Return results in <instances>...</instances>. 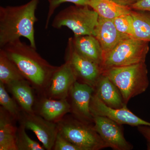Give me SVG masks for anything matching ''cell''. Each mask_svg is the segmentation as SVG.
<instances>
[{
	"mask_svg": "<svg viewBox=\"0 0 150 150\" xmlns=\"http://www.w3.org/2000/svg\"><path fill=\"white\" fill-rule=\"evenodd\" d=\"M20 121L26 129L33 131L45 149L53 150L59 132L58 123L44 119L36 112H22Z\"/></svg>",
	"mask_w": 150,
	"mask_h": 150,
	"instance_id": "obj_8",
	"label": "cell"
},
{
	"mask_svg": "<svg viewBox=\"0 0 150 150\" xmlns=\"http://www.w3.org/2000/svg\"><path fill=\"white\" fill-rule=\"evenodd\" d=\"M76 81L74 72L65 62L55 71L42 96L54 99H68L71 89Z\"/></svg>",
	"mask_w": 150,
	"mask_h": 150,
	"instance_id": "obj_12",
	"label": "cell"
},
{
	"mask_svg": "<svg viewBox=\"0 0 150 150\" xmlns=\"http://www.w3.org/2000/svg\"><path fill=\"white\" fill-rule=\"evenodd\" d=\"M6 86L18 103L22 112L28 113L35 112L36 103L33 88L27 80L17 81Z\"/></svg>",
	"mask_w": 150,
	"mask_h": 150,
	"instance_id": "obj_17",
	"label": "cell"
},
{
	"mask_svg": "<svg viewBox=\"0 0 150 150\" xmlns=\"http://www.w3.org/2000/svg\"><path fill=\"white\" fill-rule=\"evenodd\" d=\"M132 9L150 12V0H139L130 6Z\"/></svg>",
	"mask_w": 150,
	"mask_h": 150,
	"instance_id": "obj_27",
	"label": "cell"
},
{
	"mask_svg": "<svg viewBox=\"0 0 150 150\" xmlns=\"http://www.w3.org/2000/svg\"><path fill=\"white\" fill-rule=\"evenodd\" d=\"M24 79L25 78L4 50L0 48V82L6 86Z\"/></svg>",
	"mask_w": 150,
	"mask_h": 150,
	"instance_id": "obj_20",
	"label": "cell"
},
{
	"mask_svg": "<svg viewBox=\"0 0 150 150\" xmlns=\"http://www.w3.org/2000/svg\"><path fill=\"white\" fill-rule=\"evenodd\" d=\"M90 110L93 115L106 117L120 125L150 126V122L134 114L127 108V105L121 108H110L103 103L94 93L91 100Z\"/></svg>",
	"mask_w": 150,
	"mask_h": 150,
	"instance_id": "obj_10",
	"label": "cell"
},
{
	"mask_svg": "<svg viewBox=\"0 0 150 150\" xmlns=\"http://www.w3.org/2000/svg\"><path fill=\"white\" fill-rule=\"evenodd\" d=\"M149 42L130 37L121 40L105 55L102 72L113 67H126L144 63L149 47Z\"/></svg>",
	"mask_w": 150,
	"mask_h": 150,
	"instance_id": "obj_6",
	"label": "cell"
},
{
	"mask_svg": "<svg viewBox=\"0 0 150 150\" xmlns=\"http://www.w3.org/2000/svg\"><path fill=\"white\" fill-rule=\"evenodd\" d=\"M88 6H71L56 15L52 23L54 28L67 27L74 32V36L95 35V30L99 16Z\"/></svg>",
	"mask_w": 150,
	"mask_h": 150,
	"instance_id": "obj_5",
	"label": "cell"
},
{
	"mask_svg": "<svg viewBox=\"0 0 150 150\" xmlns=\"http://www.w3.org/2000/svg\"><path fill=\"white\" fill-rule=\"evenodd\" d=\"M53 150H81L79 148L63 137L59 131L56 137Z\"/></svg>",
	"mask_w": 150,
	"mask_h": 150,
	"instance_id": "obj_26",
	"label": "cell"
},
{
	"mask_svg": "<svg viewBox=\"0 0 150 150\" xmlns=\"http://www.w3.org/2000/svg\"><path fill=\"white\" fill-rule=\"evenodd\" d=\"M131 15L133 20V38L150 42V12L132 10Z\"/></svg>",
	"mask_w": 150,
	"mask_h": 150,
	"instance_id": "obj_21",
	"label": "cell"
},
{
	"mask_svg": "<svg viewBox=\"0 0 150 150\" xmlns=\"http://www.w3.org/2000/svg\"><path fill=\"white\" fill-rule=\"evenodd\" d=\"M50 2L49 11L46 20V28H47L49 23V20L51 18L54 11L61 4L64 2H71L77 6H88L90 0H49Z\"/></svg>",
	"mask_w": 150,
	"mask_h": 150,
	"instance_id": "obj_25",
	"label": "cell"
},
{
	"mask_svg": "<svg viewBox=\"0 0 150 150\" xmlns=\"http://www.w3.org/2000/svg\"><path fill=\"white\" fill-rule=\"evenodd\" d=\"M138 129L140 133L144 137L147 142V149L150 150V126H140Z\"/></svg>",
	"mask_w": 150,
	"mask_h": 150,
	"instance_id": "obj_28",
	"label": "cell"
},
{
	"mask_svg": "<svg viewBox=\"0 0 150 150\" xmlns=\"http://www.w3.org/2000/svg\"><path fill=\"white\" fill-rule=\"evenodd\" d=\"M94 93L107 106L121 108L127 105L118 88L106 75L103 74L94 88Z\"/></svg>",
	"mask_w": 150,
	"mask_h": 150,
	"instance_id": "obj_16",
	"label": "cell"
},
{
	"mask_svg": "<svg viewBox=\"0 0 150 150\" xmlns=\"http://www.w3.org/2000/svg\"><path fill=\"white\" fill-rule=\"evenodd\" d=\"M94 91V89L91 86L76 81L71 88L68 97L73 116L91 124H93L94 121L91 112L90 103Z\"/></svg>",
	"mask_w": 150,
	"mask_h": 150,
	"instance_id": "obj_9",
	"label": "cell"
},
{
	"mask_svg": "<svg viewBox=\"0 0 150 150\" xmlns=\"http://www.w3.org/2000/svg\"><path fill=\"white\" fill-rule=\"evenodd\" d=\"M79 54L99 65L101 68L104 53L99 41L92 35L74 36L69 38Z\"/></svg>",
	"mask_w": 150,
	"mask_h": 150,
	"instance_id": "obj_15",
	"label": "cell"
},
{
	"mask_svg": "<svg viewBox=\"0 0 150 150\" xmlns=\"http://www.w3.org/2000/svg\"><path fill=\"white\" fill-rule=\"evenodd\" d=\"M111 1L121 5L130 7L139 0H111Z\"/></svg>",
	"mask_w": 150,
	"mask_h": 150,
	"instance_id": "obj_29",
	"label": "cell"
},
{
	"mask_svg": "<svg viewBox=\"0 0 150 150\" xmlns=\"http://www.w3.org/2000/svg\"><path fill=\"white\" fill-rule=\"evenodd\" d=\"M71 105L68 99H54L42 96L35 103L34 111L44 119L57 123L71 112Z\"/></svg>",
	"mask_w": 150,
	"mask_h": 150,
	"instance_id": "obj_13",
	"label": "cell"
},
{
	"mask_svg": "<svg viewBox=\"0 0 150 150\" xmlns=\"http://www.w3.org/2000/svg\"><path fill=\"white\" fill-rule=\"evenodd\" d=\"M95 36L101 45L104 56L115 48L121 40L131 37L119 32L112 20L99 16Z\"/></svg>",
	"mask_w": 150,
	"mask_h": 150,
	"instance_id": "obj_14",
	"label": "cell"
},
{
	"mask_svg": "<svg viewBox=\"0 0 150 150\" xmlns=\"http://www.w3.org/2000/svg\"><path fill=\"white\" fill-rule=\"evenodd\" d=\"M90 7L103 18L112 20L122 15L131 13L130 7L121 5L111 0H90Z\"/></svg>",
	"mask_w": 150,
	"mask_h": 150,
	"instance_id": "obj_19",
	"label": "cell"
},
{
	"mask_svg": "<svg viewBox=\"0 0 150 150\" xmlns=\"http://www.w3.org/2000/svg\"><path fill=\"white\" fill-rule=\"evenodd\" d=\"M0 104L16 121H19L22 111L13 98L9 95L6 86L0 82Z\"/></svg>",
	"mask_w": 150,
	"mask_h": 150,
	"instance_id": "obj_22",
	"label": "cell"
},
{
	"mask_svg": "<svg viewBox=\"0 0 150 150\" xmlns=\"http://www.w3.org/2000/svg\"><path fill=\"white\" fill-rule=\"evenodd\" d=\"M14 120L1 106L0 107V150H17L18 128Z\"/></svg>",
	"mask_w": 150,
	"mask_h": 150,
	"instance_id": "obj_18",
	"label": "cell"
},
{
	"mask_svg": "<svg viewBox=\"0 0 150 150\" xmlns=\"http://www.w3.org/2000/svg\"><path fill=\"white\" fill-rule=\"evenodd\" d=\"M2 48L34 89L43 96L58 67L53 66L38 53L36 48L20 39Z\"/></svg>",
	"mask_w": 150,
	"mask_h": 150,
	"instance_id": "obj_1",
	"label": "cell"
},
{
	"mask_svg": "<svg viewBox=\"0 0 150 150\" xmlns=\"http://www.w3.org/2000/svg\"><path fill=\"white\" fill-rule=\"evenodd\" d=\"M59 131L81 150H99L108 148L96 131L93 124L65 115L58 123Z\"/></svg>",
	"mask_w": 150,
	"mask_h": 150,
	"instance_id": "obj_4",
	"label": "cell"
},
{
	"mask_svg": "<svg viewBox=\"0 0 150 150\" xmlns=\"http://www.w3.org/2000/svg\"><path fill=\"white\" fill-rule=\"evenodd\" d=\"M93 116L94 129L108 148L115 150L133 149V146L124 137L121 125L106 117Z\"/></svg>",
	"mask_w": 150,
	"mask_h": 150,
	"instance_id": "obj_11",
	"label": "cell"
},
{
	"mask_svg": "<svg viewBox=\"0 0 150 150\" xmlns=\"http://www.w3.org/2000/svg\"><path fill=\"white\" fill-rule=\"evenodd\" d=\"M112 20L119 32L133 37V20L131 13L122 15Z\"/></svg>",
	"mask_w": 150,
	"mask_h": 150,
	"instance_id": "obj_24",
	"label": "cell"
},
{
	"mask_svg": "<svg viewBox=\"0 0 150 150\" xmlns=\"http://www.w3.org/2000/svg\"><path fill=\"white\" fill-rule=\"evenodd\" d=\"M120 91L127 105L131 98L146 91L149 85L148 69L144 63L113 67L103 71Z\"/></svg>",
	"mask_w": 150,
	"mask_h": 150,
	"instance_id": "obj_3",
	"label": "cell"
},
{
	"mask_svg": "<svg viewBox=\"0 0 150 150\" xmlns=\"http://www.w3.org/2000/svg\"><path fill=\"white\" fill-rule=\"evenodd\" d=\"M65 60L73 69L78 81L87 84L94 88L103 73L101 68L79 54L73 47L69 39L65 50Z\"/></svg>",
	"mask_w": 150,
	"mask_h": 150,
	"instance_id": "obj_7",
	"label": "cell"
},
{
	"mask_svg": "<svg viewBox=\"0 0 150 150\" xmlns=\"http://www.w3.org/2000/svg\"><path fill=\"white\" fill-rule=\"evenodd\" d=\"M25 130V126L21 124L18 128L16 136L17 150H46L43 146L30 138Z\"/></svg>",
	"mask_w": 150,
	"mask_h": 150,
	"instance_id": "obj_23",
	"label": "cell"
},
{
	"mask_svg": "<svg viewBox=\"0 0 150 150\" xmlns=\"http://www.w3.org/2000/svg\"><path fill=\"white\" fill-rule=\"evenodd\" d=\"M39 0H31L23 5L0 7V48L23 37L36 48L34 25Z\"/></svg>",
	"mask_w": 150,
	"mask_h": 150,
	"instance_id": "obj_2",
	"label": "cell"
}]
</instances>
